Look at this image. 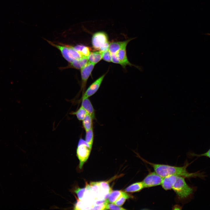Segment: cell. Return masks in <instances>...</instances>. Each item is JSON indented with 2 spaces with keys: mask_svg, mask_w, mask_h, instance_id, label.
<instances>
[{
  "mask_svg": "<svg viewBox=\"0 0 210 210\" xmlns=\"http://www.w3.org/2000/svg\"><path fill=\"white\" fill-rule=\"evenodd\" d=\"M141 159L144 162L149 164L153 168L155 171L162 177L169 175H174L185 178H190L197 177H203L200 173H190L187 170L189 165L186 163L184 165L177 167L168 165L154 163L148 162L143 158Z\"/></svg>",
  "mask_w": 210,
  "mask_h": 210,
  "instance_id": "1",
  "label": "cell"
},
{
  "mask_svg": "<svg viewBox=\"0 0 210 210\" xmlns=\"http://www.w3.org/2000/svg\"><path fill=\"white\" fill-rule=\"evenodd\" d=\"M185 177L177 176L172 189L178 198L181 200L188 198L193 194L194 189L186 183Z\"/></svg>",
  "mask_w": 210,
  "mask_h": 210,
  "instance_id": "2",
  "label": "cell"
},
{
  "mask_svg": "<svg viewBox=\"0 0 210 210\" xmlns=\"http://www.w3.org/2000/svg\"><path fill=\"white\" fill-rule=\"evenodd\" d=\"M92 44L94 48L102 52L107 50L109 43L107 34L103 31L94 33L92 37Z\"/></svg>",
  "mask_w": 210,
  "mask_h": 210,
  "instance_id": "3",
  "label": "cell"
},
{
  "mask_svg": "<svg viewBox=\"0 0 210 210\" xmlns=\"http://www.w3.org/2000/svg\"><path fill=\"white\" fill-rule=\"evenodd\" d=\"M91 149L85 141L80 139L76 149V155L79 161V168L81 169L88 159Z\"/></svg>",
  "mask_w": 210,
  "mask_h": 210,
  "instance_id": "4",
  "label": "cell"
},
{
  "mask_svg": "<svg viewBox=\"0 0 210 210\" xmlns=\"http://www.w3.org/2000/svg\"><path fill=\"white\" fill-rule=\"evenodd\" d=\"M162 178L155 171L150 172L142 181L144 188L155 187L161 185Z\"/></svg>",
  "mask_w": 210,
  "mask_h": 210,
  "instance_id": "5",
  "label": "cell"
},
{
  "mask_svg": "<svg viewBox=\"0 0 210 210\" xmlns=\"http://www.w3.org/2000/svg\"><path fill=\"white\" fill-rule=\"evenodd\" d=\"M95 64L88 62L86 65L81 69L82 87L84 89L87 81L90 75Z\"/></svg>",
  "mask_w": 210,
  "mask_h": 210,
  "instance_id": "6",
  "label": "cell"
},
{
  "mask_svg": "<svg viewBox=\"0 0 210 210\" xmlns=\"http://www.w3.org/2000/svg\"><path fill=\"white\" fill-rule=\"evenodd\" d=\"M126 47H124L119 50L116 53L121 65L124 68L127 65L133 66L140 70H141L140 66H136L131 64L128 60L126 54Z\"/></svg>",
  "mask_w": 210,
  "mask_h": 210,
  "instance_id": "7",
  "label": "cell"
},
{
  "mask_svg": "<svg viewBox=\"0 0 210 210\" xmlns=\"http://www.w3.org/2000/svg\"><path fill=\"white\" fill-rule=\"evenodd\" d=\"M105 75H102L92 83L84 93L83 97L88 98L94 94L99 89Z\"/></svg>",
  "mask_w": 210,
  "mask_h": 210,
  "instance_id": "8",
  "label": "cell"
},
{
  "mask_svg": "<svg viewBox=\"0 0 210 210\" xmlns=\"http://www.w3.org/2000/svg\"><path fill=\"white\" fill-rule=\"evenodd\" d=\"M47 41L49 44L59 49L61 51L63 57L69 62L70 63L75 60L71 55L66 45H58L49 41Z\"/></svg>",
  "mask_w": 210,
  "mask_h": 210,
  "instance_id": "9",
  "label": "cell"
},
{
  "mask_svg": "<svg viewBox=\"0 0 210 210\" xmlns=\"http://www.w3.org/2000/svg\"><path fill=\"white\" fill-rule=\"evenodd\" d=\"M135 38H131L123 41L112 42L109 44L108 49L111 53H116L120 49L127 47L129 42Z\"/></svg>",
  "mask_w": 210,
  "mask_h": 210,
  "instance_id": "10",
  "label": "cell"
},
{
  "mask_svg": "<svg viewBox=\"0 0 210 210\" xmlns=\"http://www.w3.org/2000/svg\"><path fill=\"white\" fill-rule=\"evenodd\" d=\"M177 176L174 175H169L163 177L161 185L163 189L165 190L172 189L176 182Z\"/></svg>",
  "mask_w": 210,
  "mask_h": 210,
  "instance_id": "11",
  "label": "cell"
},
{
  "mask_svg": "<svg viewBox=\"0 0 210 210\" xmlns=\"http://www.w3.org/2000/svg\"><path fill=\"white\" fill-rule=\"evenodd\" d=\"M81 106L86 110L87 113L92 116L93 119L95 118L94 110L88 98L82 97Z\"/></svg>",
  "mask_w": 210,
  "mask_h": 210,
  "instance_id": "12",
  "label": "cell"
},
{
  "mask_svg": "<svg viewBox=\"0 0 210 210\" xmlns=\"http://www.w3.org/2000/svg\"><path fill=\"white\" fill-rule=\"evenodd\" d=\"M99 183L101 196L105 199L108 197L112 190L107 182L101 181L99 182Z\"/></svg>",
  "mask_w": 210,
  "mask_h": 210,
  "instance_id": "13",
  "label": "cell"
},
{
  "mask_svg": "<svg viewBox=\"0 0 210 210\" xmlns=\"http://www.w3.org/2000/svg\"><path fill=\"white\" fill-rule=\"evenodd\" d=\"M88 61L87 57H84L79 60H74L70 63L69 67L78 69H81L87 64Z\"/></svg>",
  "mask_w": 210,
  "mask_h": 210,
  "instance_id": "14",
  "label": "cell"
},
{
  "mask_svg": "<svg viewBox=\"0 0 210 210\" xmlns=\"http://www.w3.org/2000/svg\"><path fill=\"white\" fill-rule=\"evenodd\" d=\"M144 188L142 181L136 182L130 185L125 189L126 192H139Z\"/></svg>",
  "mask_w": 210,
  "mask_h": 210,
  "instance_id": "15",
  "label": "cell"
},
{
  "mask_svg": "<svg viewBox=\"0 0 210 210\" xmlns=\"http://www.w3.org/2000/svg\"><path fill=\"white\" fill-rule=\"evenodd\" d=\"M102 59V52L94 51L90 52L88 57V62L95 64L99 62Z\"/></svg>",
  "mask_w": 210,
  "mask_h": 210,
  "instance_id": "16",
  "label": "cell"
},
{
  "mask_svg": "<svg viewBox=\"0 0 210 210\" xmlns=\"http://www.w3.org/2000/svg\"><path fill=\"white\" fill-rule=\"evenodd\" d=\"M93 119L92 116L87 113L82 120L83 125L86 132L93 128Z\"/></svg>",
  "mask_w": 210,
  "mask_h": 210,
  "instance_id": "17",
  "label": "cell"
},
{
  "mask_svg": "<svg viewBox=\"0 0 210 210\" xmlns=\"http://www.w3.org/2000/svg\"><path fill=\"white\" fill-rule=\"evenodd\" d=\"M74 47L85 57L88 58L91 52L89 47L82 45H77Z\"/></svg>",
  "mask_w": 210,
  "mask_h": 210,
  "instance_id": "18",
  "label": "cell"
},
{
  "mask_svg": "<svg viewBox=\"0 0 210 210\" xmlns=\"http://www.w3.org/2000/svg\"><path fill=\"white\" fill-rule=\"evenodd\" d=\"M122 191L114 190L111 191L106 199L108 203H113L114 202L121 196Z\"/></svg>",
  "mask_w": 210,
  "mask_h": 210,
  "instance_id": "19",
  "label": "cell"
},
{
  "mask_svg": "<svg viewBox=\"0 0 210 210\" xmlns=\"http://www.w3.org/2000/svg\"><path fill=\"white\" fill-rule=\"evenodd\" d=\"M132 197V196L130 195L125 192L122 191L121 196L113 204L119 206H121L127 199Z\"/></svg>",
  "mask_w": 210,
  "mask_h": 210,
  "instance_id": "20",
  "label": "cell"
},
{
  "mask_svg": "<svg viewBox=\"0 0 210 210\" xmlns=\"http://www.w3.org/2000/svg\"><path fill=\"white\" fill-rule=\"evenodd\" d=\"M94 136L93 128L86 132L85 141L91 148L93 144Z\"/></svg>",
  "mask_w": 210,
  "mask_h": 210,
  "instance_id": "21",
  "label": "cell"
},
{
  "mask_svg": "<svg viewBox=\"0 0 210 210\" xmlns=\"http://www.w3.org/2000/svg\"><path fill=\"white\" fill-rule=\"evenodd\" d=\"M66 46L71 55L75 60H79L85 57L75 50L74 47L68 45Z\"/></svg>",
  "mask_w": 210,
  "mask_h": 210,
  "instance_id": "22",
  "label": "cell"
},
{
  "mask_svg": "<svg viewBox=\"0 0 210 210\" xmlns=\"http://www.w3.org/2000/svg\"><path fill=\"white\" fill-rule=\"evenodd\" d=\"M87 114L86 110L81 106L76 111L72 112V114L76 115L77 119L79 120H83Z\"/></svg>",
  "mask_w": 210,
  "mask_h": 210,
  "instance_id": "23",
  "label": "cell"
},
{
  "mask_svg": "<svg viewBox=\"0 0 210 210\" xmlns=\"http://www.w3.org/2000/svg\"><path fill=\"white\" fill-rule=\"evenodd\" d=\"M86 190V187L83 188H78L75 189L74 192L76 194L79 200H83Z\"/></svg>",
  "mask_w": 210,
  "mask_h": 210,
  "instance_id": "24",
  "label": "cell"
},
{
  "mask_svg": "<svg viewBox=\"0 0 210 210\" xmlns=\"http://www.w3.org/2000/svg\"><path fill=\"white\" fill-rule=\"evenodd\" d=\"M105 209H110V210H125L126 209L118 206L114 204H109L107 202L106 204Z\"/></svg>",
  "mask_w": 210,
  "mask_h": 210,
  "instance_id": "25",
  "label": "cell"
},
{
  "mask_svg": "<svg viewBox=\"0 0 210 210\" xmlns=\"http://www.w3.org/2000/svg\"><path fill=\"white\" fill-rule=\"evenodd\" d=\"M102 58L106 62H111V53L108 49L102 52Z\"/></svg>",
  "mask_w": 210,
  "mask_h": 210,
  "instance_id": "26",
  "label": "cell"
},
{
  "mask_svg": "<svg viewBox=\"0 0 210 210\" xmlns=\"http://www.w3.org/2000/svg\"><path fill=\"white\" fill-rule=\"evenodd\" d=\"M191 155L193 156L197 157L204 156L210 158V148L207 151L204 153L200 154H197L194 153H191Z\"/></svg>",
  "mask_w": 210,
  "mask_h": 210,
  "instance_id": "27",
  "label": "cell"
},
{
  "mask_svg": "<svg viewBox=\"0 0 210 210\" xmlns=\"http://www.w3.org/2000/svg\"><path fill=\"white\" fill-rule=\"evenodd\" d=\"M111 60L113 62L120 64V62L116 53H111Z\"/></svg>",
  "mask_w": 210,
  "mask_h": 210,
  "instance_id": "28",
  "label": "cell"
}]
</instances>
